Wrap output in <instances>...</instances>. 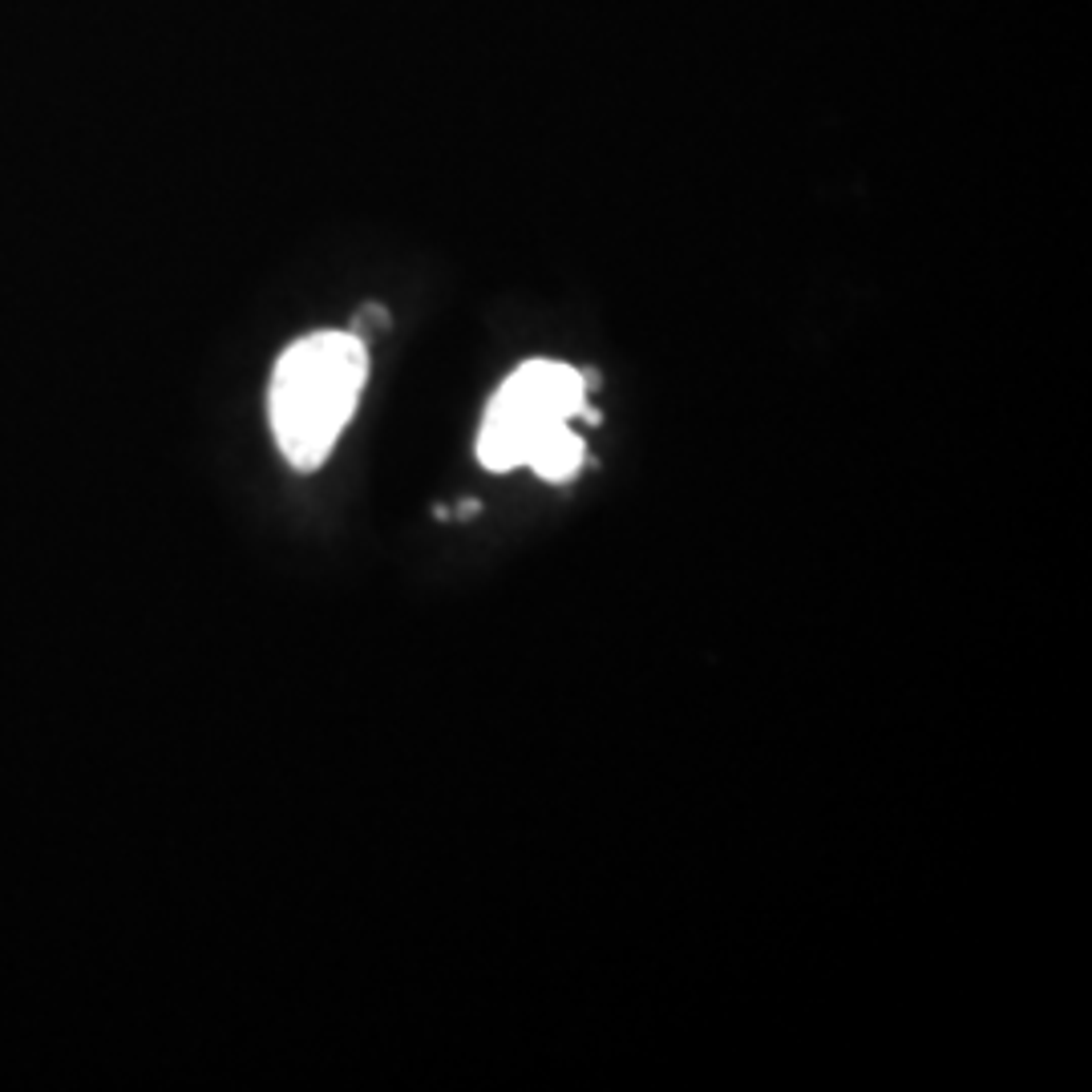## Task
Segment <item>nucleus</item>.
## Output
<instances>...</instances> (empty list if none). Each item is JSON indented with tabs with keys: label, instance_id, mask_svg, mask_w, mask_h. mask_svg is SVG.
<instances>
[{
	"label": "nucleus",
	"instance_id": "7ed1b4c3",
	"mask_svg": "<svg viewBox=\"0 0 1092 1092\" xmlns=\"http://www.w3.org/2000/svg\"><path fill=\"white\" fill-rule=\"evenodd\" d=\"M526 466L546 481H570L579 474V466H583V437L563 425V430H554L543 445L530 454Z\"/></svg>",
	"mask_w": 1092,
	"mask_h": 1092
},
{
	"label": "nucleus",
	"instance_id": "f257e3e1",
	"mask_svg": "<svg viewBox=\"0 0 1092 1092\" xmlns=\"http://www.w3.org/2000/svg\"><path fill=\"white\" fill-rule=\"evenodd\" d=\"M368 381V348L357 332H312L296 341L272 372L268 417L284 457L316 470L352 421Z\"/></svg>",
	"mask_w": 1092,
	"mask_h": 1092
},
{
	"label": "nucleus",
	"instance_id": "f03ea898",
	"mask_svg": "<svg viewBox=\"0 0 1092 1092\" xmlns=\"http://www.w3.org/2000/svg\"><path fill=\"white\" fill-rule=\"evenodd\" d=\"M592 417L587 410V377L563 361H526L514 368L494 393L481 417L478 457L486 470H518L554 430L570 425V417Z\"/></svg>",
	"mask_w": 1092,
	"mask_h": 1092
}]
</instances>
